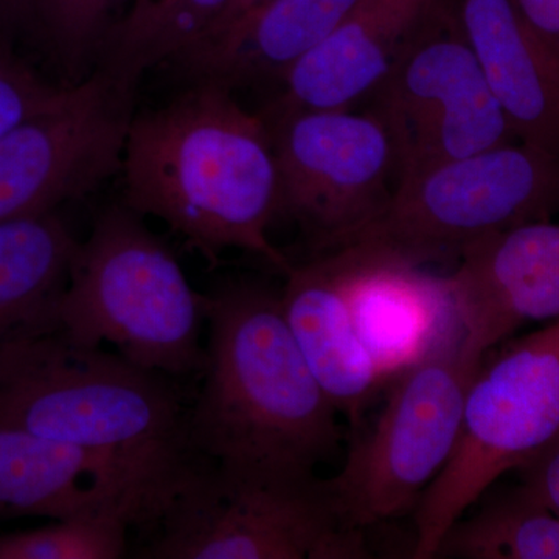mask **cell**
<instances>
[{"mask_svg":"<svg viewBox=\"0 0 559 559\" xmlns=\"http://www.w3.org/2000/svg\"><path fill=\"white\" fill-rule=\"evenodd\" d=\"M123 0H38L32 36L49 51L70 86L94 72Z\"/></svg>","mask_w":559,"mask_h":559,"instance_id":"7402d4cb","label":"cell"},{"mask_svg":"<svg viewBox=\"0 0 559 559\" xmlns=\"http://www.w3.org/2000/svg\"><path fill=\"white\" fill-rule=\"evenodd\" d=\"M264 2H267V0H231L229 7L224 10V13L218 17V21L213 24V27L210 28L207 35H205L204 38H202L200 43L197 44V46H201V44L216 38V36L221 35V33L226 32L227 28H230L231 25L237 24L238 21H241L242 17L248 16L249 13H252L253 10L259 9V7L263 5ZM191 49H193V47H191Z\"/></svg>","mask_w":559,"mask_h":559,"instance_id":"83f0119b","label":"cell"},{"mask_svg":"<svg viewBox=\"0 0 559 559\" xmlns=\"http://www.w3.org/2000/svg\"><path fill=\"white\" fill-rule=\"evenodd\" d=\"M447 280L463 352L484 360L525 323L559 319V224L533 221L480 238Z\"/></svg>","mask_w":559,"mask_h":559,"instance_id":"4fadbf2b","label":"cell"},{"mask_svg":"<svg viewBox=\"0 0 559 559\" xmlns=\"http://www.w3.org/2000/svg\"><path fill=\"white\" fill-rule=\"evenodd\" d=\"M285 277L280 294L289 329L320 388L356 428L385 381L356 329L340 252L293 266Z\"/></svg>","mask_w":559,"mask_h":559,"instance_id":"e0dca14e","label":"cell"},{"mask_svg":"<svg viewBox=\"0 0 559 559\" xmlns=\"http://www.w3.org/2000/svg\"><path fill=\"white\" fill-rule=\"evenodd\" d=\"M359 0H267L216 38L180 55L173 64L201 83L234 90L280 81L322 43Z\"/></svg>","mask_w":559,"mask_h":559,"instance_id":"ac0fdd59","label":"cell"},{"mask_svg":"<svg viewBox=\"0 0 559 559\" xmlns=\"http://www.w3.org/2000/svg\"><path fill=\"white\" fill-rule=\"evenodd\" d=\"M481 362L459 344L389 382L380 415L352 441L340 473L325 480L344 527L366 532L415 510L454 452L466 392Z\"/></svg>","mask_w":559,"mask_h":559,"instance_id":"ba28073f","label":"cell"},{"mask_svg":"<svg viewBox=\"0 0 559 559\" xmlns=\"http://www.w3.org/2000/svg\"><path fill=\"white\" fill-rule=\"evenodd\" d=\"M522 20L559 55V0H513Z\"/></svg>","mask_w":559,"mask_h":559,"instance_id":"484cf974","label":"cell"},{"mask_svg":"<svg viewBox=\"0 0 559 559\" xmlns=\"http://www.w3.org/2000/svg\"><path fill=\"white\" fill-rule=\"evenodd\" d=\"M38 0H0V40L13 44L20 36H32Z\"/></svg>","mask_w":559,"mask_h":559,"instance_id":"4316f807","label":"cell"},{"mask_svg":"<svg viewBox=\"0 0 559 559\" xmlns=\"http://www.w3.org/2000/svg\"><path fill=\"white\" fill-rule=\"evenodd\" d=\"M459 24L514 139L559 159V55L513 0H462Z\"/></svg>","mask_w":559,"mask_h":559,"instance_id":"2e32d148","label":"cell"},{"mask_svg":"<svg viewBox=\"0 0 559 559\" xmlns=\"http://www.w3.org/2000/svg\"><path fill=\"white\" fill-rule=\"evenodd\" d=\"M371 95L370 112L395 151L396 182L516 140L459 20L423 21Z\"/></svg>","mask_w":559,"mask_h":559,"instance_id":"30bf717a","label":"cell"},{"mask_svg":"<svg viewBox=\"0 0 559 559\" xmlns=\"http://www.w3.org/2000/svg\"><path fill=\"white\" fill-rule=\"evenodd\" d=\"M231 0H135L114 25L94 70L135 87L146 70L171 62L213 27Z\"/></svg>","mask_w":559,"mask_h":559,"instance_id":"ffe728a7","label":"cell"},{"mask_svg":"<svg viewBox=\"0 0 559 559\" xmlns=\"http://www.w3.org/2000/svg\"><path fill=\"white\" fill-rule=\"evenodd\" d=\"M138 90L94 70L0 139V223L55 212L120 170Z\"/></svg>","mask_w":559,"mask_h":559,"instance_id":"8fae6325","label":"cell"},{"mask_svg":"<svg viewBox=\"0 0 559 559\" xmlns=\"http://www.w3.org/2000/svg\"><path fill=\"white\" fill-rule=\"evenodd\" d=\"M205 367L189 444L238 481H307L342 440L336 407L289 329L282 294L250 280L205 294Z\"/></svg>","mask_w":559,"mask_h":559,"instance_id":"6da1fadb","label":"cell"},{"mask_svg":"<svg viewBox=\"0 0 559 559\" xmlns=\"http://www.w3.org/2000/svg\"><path fill=\"white\" fill-rule=\"evenodd\" d=\"M558 212V157L510 142L400 179L380 218L352 245L425 266Z\"/></svg>","mask_w":559,"mask_h":559,"instance_id":"8992f818","label":"cell"},{"mask_svg":"<svg viewBox=\"0 0 559 559\" xmlns=\"http://www.w3.org/2000/svg\"><path fill=\"white\" fill-rule=\"evenodd\" d=\"M337 252L356 329L385 384L462 344V323L447 277L367 245Z\"/></svg>","mask_w":559,"mask_h":559,"instance_id":"5bb4252c","label":"cell"},{"mask_svg":"<svg viewBox=\"0 0 559 559\" xmlns=\"http://www.w3.org/2000/svg\"><path fill=\"white\" fill-rule=\"evenodd\" d=\"M441 539L436 558L559 559V516L528 488L488 491Z\"/></svg>","mask_w":559,"mask_h":559,"instance_id":"44dd1931","label":"cell"},{"mask_svg":"<svg viewBox=\"0 0 559 559\" xmlns=\"http://www.w3.org/2000/svg\"><path fill=\"white\" fill-rule=\"evenodd\" d=\"M79 245L55 212L0 223V342L50 314Z\"/></svg>","mask_w":559,"mask_h":559,"instance_id":"d6986e66","label":"cell"},{"mask_svg":"<svg viewBox=\"0 0 559 559\" xmlns=\"http://www.w3.org/2000/svg\"><path fill=\"white\" fill-rule=\"evenodd\" d=\"M559 429V319L481 362L454 452L415 507L414 559L436 558L444 533L499 477Z\"/></svg>","mask_w":559,"mask_h":559,"instance_id":"5b68a950","label":"cell"},{"mask_svg":"<svg viewBox=\"0 0 559 559\" xmlns=\"http://www.w3.org/2000/svg\"><path fill=\"white\" fill-rule=\"evenodd\" d=\"M180 381L79 344L49 316L0 342V426L162 469L201 466Z\"/></svg>","mask_w":559,"mask_h":559,"instance_id":"3957f363","label":"cell"},{"mask_svg":"<svg viewBox=\"0 0 559 559\" xmlns=\"http://www.w3.org/2000/svg\"><path fill=\"white\" fill-rule=\"evenodd\" d=\"M432 0H359L347 17L278 81L266 110L349 109L389 75Z\"/></svg>","mask_w":559,"mask_h":559,"instance_id":"9a60e30c","label":"cell"},{"mask_svg":"<svg viewBox=\"0 0 559 559\" xmlns=\"http://www.w3.org/2000/svg\"><path fill=\"white\" fill-rule=\"evenodd\" d=\"M194 471L162 469L0 426V520L128 511L146 533Z\"/></svg>","mask_w":559,"mask_h":559,"instance_id":"7c38bea8","label":"cell"},{"mask_svg":"<svg viewBox=\"0 0 559 559\" xmlns=\"http://www.w3.org/2000/svg\"><path fill=\"white\" fill-rule=\"evenodd\" d=\"M72 87L47 83L14 53L13 44L0 40V139L25 120L60 105Z\"/></svg>","mask_w":559,"mask_h":559,"instance_id":"cb8c5ba5","label":"cell"},{"mask_svg":"<svg viewBox=\"0 0 559 559\" xmlns=\"http://www.w3.org/2000/svg\"><path fill=\"white\" fill-rule=\"evenodd\" d=\"M514 471L520 484L559 516V429Z\"/></svg>","mask_w":559,"mask_h":559,"instance_id":"d4e9b609","label":"cell"},{"mask_svg":"<svg viewBox=\"0 0 559 559\" xmlns=\"http://www.w3.org/2000/svg\"><path fill=\"white\" fill-rule=\"evenodd\" d=\"M49 318L69 340L106 342L140 369L178 381L204 371L205 294L124 204L102 212L80 242Z\"/></svg>","mask_w":559,"mask_h":559,"instance_id":"277c9868","label":"cell"},{"mask_svg":"<svg viewBox=\"0 0 559 559\" xmlns=\"http://www.w3.org/2000/svg\"><path fill=\"white\" fill-rule=\"evenodd\" d=\"M260 116L277 160V215L293 219L319 252L347 248L395 190V151L380 119L349 109Z\"/></svg>","mask_w":559,"mask_h":559,"instance_id":"9c48e42d","label":"cell"},{"mask_svg":"<svg viewBox=\"0 0 559 559\" xmlns=\"http://www.w3.org/2000/svg\"><path fill=\"white\" fill-rule=\"evenodd\" d=\"M139 558L366 559L362 530L342 524L325 480L238 481L201 466L148 532Z\"/></svg>","mask_w":559,"mask_h":559,"instance_id":"52a82bcc","label":"cell"},{"mask_svg":"<svg viewBox=\"0 0 559 559\" xmlns=\"http://www.w3.org/2000/svg\"><path fill=\"white\" fill-rule=\"evenodd\" d=\"M138 520L128 511H103L53 520L44 527L0 535V559H119Z\"/></svg>","mask_w":559,"mask_h":559,"instance_id":"603a6c76","label":"cell"},{"mask_svg":"<svg viewBox=\"0 0 559 559\" xmlns=\"http://www.w3.org/2000/svg\"><path fill=\"white\" fill-rule=\"evenodd\" d=\"M120 170L124 205L164 221L209 263L240 249L282 274L293 270L267 235L278 212L270 128L229 87L201 81L132 117Z\"/></svg>","mask_w":559,"mask_h":559,"instance_id":"7a4b0ae2","label":"cell"}]
</instances>
